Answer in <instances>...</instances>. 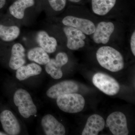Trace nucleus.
I'll list each match as a JSON object with an SVG mask.
<instances>
[{
  "label": "nucleus",
  "mask_w": 135,
  "mask_h": 135,
  "mask_svg": "<svg viewBox=\"0 0 135 135\" xmlns=\"http://www.w3.org/2000/svg\"><path fill=\"white\" fill-rule=\"evenodd\" d=\"M20 33V29L17 26L0 24V39L3 41H13L19 37Z\"/></svg>",
  "instance_id": "aec40b11"
},
{
  "label": "nucleus",
  "mask_w": 135,
  "mask_h": 135,
  "mask_svg": "<svg viewBox=\"0 0 135 135\" xmlns=\"http://www.w3.org/2000/svg\"><path fill=\"white\" fill-rule=\"evenodd\" d=\"M48 1L52 11V15L56 16L63 13L66 6L67 0H48Z\"/></svg>",
  "instance_id": "412c9836"
},
{
  "label": "nucleus",
  "mask_w": 135,
  "mask_h": 135,
  "mask_svg": "<svg viewBox=\"0 0 135 135\" xmlns=\"http://www.w3.org/2000/svg\"><path fill=\"white\" fill-rule=\"evenodd\" d=\"M68 1L73 3H79L83 0H68Z\"/></svg>",
  "instance_id": "b1692460"
},
{
  "label": "nucleus",
  "mask_w": 135,
  "mask_h": 135,
  "mask_svg": "<svg viewBox=\"0 0 135 135\" xmlns=\"http://www.w3.org/2000/svg\"><path fill=\"white\" fill-rule=\"evenodd\" d=\"M42 71V68L39 64L31 63L18 68L16 72V77L19 80H24L32 76L39 75Z\"/></svg>",
  "instance_id": "a211bd4d"
},
{
  "label": "nucleus",
  "mask_w": 135,
  "mask_h": 135,
  "mask_svg": "<svg viewBox=\"0 0 135 135\" xmlns=\"http://www.w3.org/2000/svg\"><path fill=\"white\" fill-rule=\"evenodd\" d=\"M79 89V86L75 81L65 80L51 87L47 90L46 95L51 99H57L62 95L76 93Z\"/></svg>",
  "instance_id": "9b49d317"
},
{
  "label": "nucleus",
  "mask_w": 135,
  "mask_h": 135,
  "mask_svg": "<svg viewBox=\"0 0 135 135\" xmlns=\"http://www.w3.org/2000/svg\"><path fill=\"white\" fill-rule=\"evenodd\" d=\"M61 25L68 49L71 50H79L89 44L90 40L89 37L83 32L71 27Z\"/></svg>",
  "instance_id": "423d86ee"
},
{
  "label": "nucleus",
  "mask_w": 135,
  "mask_h": 135,
  "mask_svg": "<svg viewBox=\"0 0 135 135\" xmlns=\"http://www.w3.org/2000/svg\"><path fill=\"white\" fill-rule=\"evenodd\" d=\"M116 46L110 45L100 46L97 50V61L101 67L112 72L123 70L125 60L121 53Z\"/></svg>",
  "instance_id": "7ed1b4c3"
},
{
  "label": "nucleus",
  "mask_w": 135,
  "mask_h": 135,
  "mask_svg": "<svg viewBox=\"0 0 135 135\" xmlns=\"http://www.w3.org/2000/svg\"><path fill=\"white\" fill-rule=\"evenodd\" d=\"M92 82L97 88L108 95H116L120 89L119 84L115 79L103 73L95 74L92 78Z\"/></svg>",
  "instance_id": "6e6552de"
},
{
  "label": "nucleus",
  "mask_w": 135,
  "mask_h": 135,
  "mask_svg": "<svg viewBox=\"0 0 135 135\" xmlns=\"http://www.w3.org/2000/svg\"><path fill=\"white\" fill-rule=\"evenodd\" d=\"M41 126L46 135L65 134L64 126L51 114H48L44 116L42 119Z\"/></svg>",
  "instance_id": "ddd939ff"
},
{
  "label": "nucleus",
  "mask_w": 135,
  "mask_h": 135,
  "mask_svg": "<svg viewBox=\"0 0 135 135\" xmlns=\"http://www.w3.org/2000/svg\"><path fill=\"white\" fill-rule=\"evenodd\" d=\"M7 134H5V133H3V132H0V135H7Z\"/></svg>",
  "instance_id": "393cba45"
},
{
  "label": "nucleus",
  "mask_w": 135,
  "mask_h": 135,
  "mask_svg": "<svg viewBox=\"0 0 135 135\" xmlns=\"http://www.w3.org/2000/svg\"><path fill=\"white\" fill-rule=\"evenodd\" d=\"M68 56L64 52H60L57 54L55 58L50 59L45 66L46 72L55 79H59L63 76L62 67L68 62Z\"/></svg>",
  "instance_id": "9d476101"
},
{
  "label": "nucleus",
  "mask_w": 135,
  "mask_h": 135,
  "mask_svg": "<svg viewBox=\"0 0 135 135\" xmlns=\"http://www.w3.org/2000/svg\"><path fill=\"white\" fill-rule=\"evenodd\" d=\"M117 0H91L90 11L99 18L120 20L126 22L116 7Z\"/></svg>",
  "instance_id": "20e7f679"
},
{
  "label": "nucleus",
  "mask_w": 135,
  "mask_h": 135,
  "mask_svg": "<svg viewBox=\"0 0 135 135\" xmlns=\"http://www.w3.org/2000/svg\"><path fill=\"white\" fill-rule=\"evenodd\" d=\"M107 127L114 135H128L127 118L124 114L119 112H114L110 114L106 120Z\"/></svg>",
  "instance_id": "1a4fd4ad"
},
{
  "label": "nucleus",
  "mask_w": 135,
  "mask_h": 135,
  "mask_svg": "<svg viewBox=\"0 0 135 135\" xmlns=\"http://www.w3.org/2000/svg\"><path fill=\"white\" fill-rule=\"evenodd\" d=\"M14 101L17 107L21 116L28 118L37 113V108L29 92L23 89H20L15 92Z\"/></svg>",
  "instance_id": "0eeeda50"
},
{
  "label": "nucleus",
  "mask_w": 135,
  "mask_h": 135,
  "mask_svg": "<svg viewBox=\"0 0 135 135\" xmlns=\"http://www.w3.org/2000/svg\"><path fill=\"white\" fill-rule=\"evenodd\" d=\"M34 4V0H16L9 8V13L16 19H23L26 10Z\"/></svg>",
  "instance_id": "f3484780"
},
{
  "label": "nucleus",
  "mask_w": 135,
  "mask_h": 135,
  "mask_svg": "<svg viewBox=\"0 0 135 135\" xmlns=\"http://www.w3.org/2000/svg\"><path fill=\"white\" fill-rule=\"evenodd\" d=\"M0 121L3 128L8 134L17 135L21 131V127L17 118L9 110L3 111L0 114Z\"/></svg>",
  "instance_id": "f8f14e48"
},
{
  "label": "nucleus",
  "mask_w": 135,
  "mask_h": 135,
  "mask_svg": "<svg viewBox=\"0 0 135 135\" xmlns=\"http://www.w3.org/2000/svg\"><path fill=\"white\" fill-rule=\"evenodd\" d=\"M127 23L120 20L100 18L90 40L99 46H122L126 43Z\"/></svg>",
  "instance_id": "f257e3e1"
},
{
  "label": "nucleus",
  "mask_w": 135,
  "mask_h": 135,
  "mask_svg": "<svg viewBox=\"0 0 135 135\" xmlns=\"http://www.w3.org/2000/svg\"><path fill=\"white\" fill-rule=\"evenodd\" d=\"M56 103L59 108L63 112L75 113L83 110L85 101L81 95L75 93L60 96L57 98Z\"/></svg>",
  "instance_id": "39448f33"
},
{
  "label": "nucleus",
  "mask_w": 135,
  "mask_h": 135,
  "mask_svg": "<svg viewBox=\"0 0 135 135\" xmlns=\"http://www.w3.org/2000/svg\"><path fill=\"white\" fill-rule=\"evenodd\" d=\"M6 0H0V9L2 8L5 6Z\"/></svg>",
  "instance_id": "5701e85b"
},
{
  "label": "nucleus",
  "mask_w": 135,
  "mask_h": 135,
  "mask_svg": "<svg viewBox=\"0 0 135 135\" xmlns=\"http://www.w3.org/2000/svg\"><path fill=\"white\" fill-rule=\"evenodd\" d=\"M26 63L25 49L21 43L17 42L12 46L11 56L9 63V67L13 70H17L25 65Z\"/></svg>",
  "instance_id": "4468645a"
},
{
  "label": "nucleus",
  "mask_w": 135,
  "mask_h": 135,
  "mask_svg": "<svg viewBox=\"0 0 135 135\" xmlns=\"http://www.w3.org/2000/svg\"><path fill=\"white\" fill-rule=\"evenodd\" d=\"M36 41L39 46L48 53L55 52L58 46V41L55 37L51 36L44 30L39 31L36 34Z\"/></svg>",
  "instance_id": "2eb2a0df"
},
{
  "label": "nucleus",
  "mask_w": 135,
  "mask_h": 135,
  "mask_svg": "<svg viewBox=\"0 0 135 135\" xmlns=\"http://www.w3.org/2000/svg\"><path fill=\"white\" fill-rule=\"evenodd\" d=\"M105 125V122L103 117L98 114H93L87 120L81 134L98 135L104 129Z\"/></svg>",
  "instance_id": "dca6fc26"
},
{
  "label": "nucleus",
  "mask_w": 135,
  "mask_h": 135,
  "mask_svg": "<svg viewBox=\"0 0 135 135\" xmlns=\"http://www.w3.org/2000/svg\"><path fill=\"white\" fill-rule=\"evenodd\" d=\"M129 44L130 46L131 52L134 56H135V28H133L129 35Z\"/></svg>",
  "instance_id": "4be33fe9"
},
{
  "label": "nucleus",
  "mask_w": 135,
  "mask_h": 135,
  "mask_svg": "<svg viewBox=\"0 0 135 135\" xmlns=\"http://www.w3.org/2000/svg\"><path fill=\"white\" fill-rule=\"evenodd\" d=\"M27 57L29 60L41 65H46L50 59L48 53L40 46L31 49Z\"/></svg>",
  "instance_id": "6ab92c4d"
},
{
  "label": "nucleus",
  "mask_w": 135,
  "mask_h": 135,
  "mask_svg": "<svg viewBox=\"0 0 135 135\" xmlns=\"http://www.w3.org/2000/svg\"><path fill=\"white\" fill-rule=\"evenodd\" d=\"M99 19L89 11L76 10L66 12L60 18L59 22L62 25L80 30L89 38Z\"/></svg>",
  "instance_id": "f03ea898"
}]
</instances>
